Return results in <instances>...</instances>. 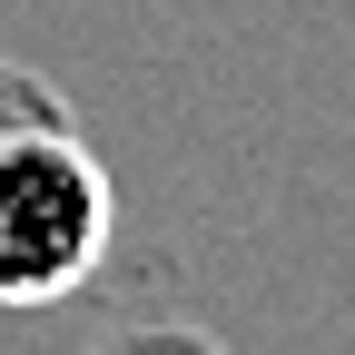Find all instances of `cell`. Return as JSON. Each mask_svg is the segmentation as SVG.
Instances as JSON below:
<instances>
[{
  "instance_id": "obj_1",
  "label": "cell",
  "mask_w": 355,
  "mask_h": 355,
  "mask_svg": "<svg viewBox=\"0 0 355 355\" xmlns=\"http://www.w3.org/2000/svg\"><path fill=\"white\" fill-rule=\"evenodd\" d=\"M119 188L69 119H30L0 139V306H60L99 277Z\"/></svg>"
},
{
  "instance_id": "obj_2",
  "label": "cell",
  "mask_w": 355,
  "mask_h": 355,
  "mask_svg": "<svg viewBox=\"0 0 355 355\" xmlns=\"http://www.w3.org/2000/svg\"><path fill=\"white\" fill-rule=\"evenodd\" d=\"M30 119H69V99L40 69H20V60H0V139H10V128H30Z\"/></svg>"
}]
</instances>
